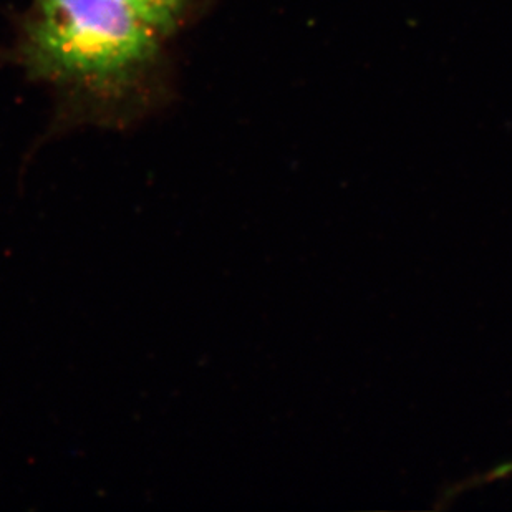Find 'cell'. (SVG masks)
Returning <instances> with one entry per match:
<instances>
[{
    "label": "cell",
    "mask_w": 512,
    "mask_h": 512,
    "mask_svg": "<svg viewBox=\"0 0 512 512\" xmlns=\"http://www.w3.org/2000/svg\"><path fill=\"white\" fill-rule=\"evenodd\" d=\"M130 10L138 19L150 25L156 34L170 42L189 20L193 19L203 0H112Z\"/></svg>",
    "instance_id": "7a4b0ae2"
},
{
    "label": "cell",
    "mask_w": 512,
    "mask_h": 512,
    "mask_svg": "<svg viewBox=\"0 0 512 512\" xmlns=\"http://www.w3.org/2000/svg\"><path fill=\"white\" fill-rule=\"evenodd\" d=\"M166 45L112 0H30L14 58L73 121L121 128L155 105Z\"/></svg>",
    "instance_id": "6da1fadb"
}]
</instances>
